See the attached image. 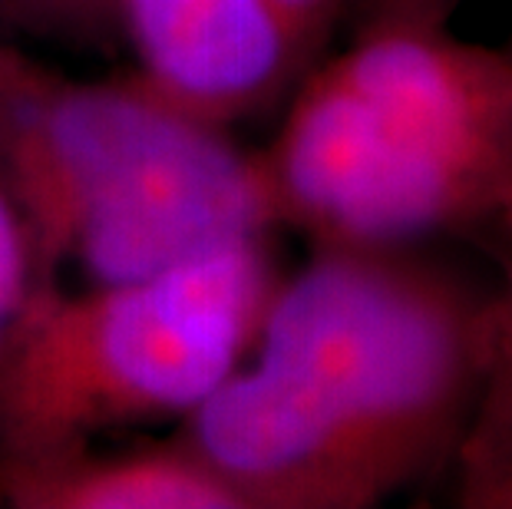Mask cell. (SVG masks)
Segmentation results:
<instances>
[{"label": "cell", "instance_id": "10", "mask_svg": "<svg viewBox=\"0 0 512 509\" xmlns=\"http://www.w3.org/2000/svg\"><path fill=\"white\" fill-rule=\"evenodd\" d=\"M268 7L285 27L291 47L308 73L318 63V53L328 43L334 24L347 14L351 0H268Z\"/></svg>", "mask_w": 512, "mask_h": 509}, {"label": "cell", "instance_id": "7", "mask_svg": "<svg viewBox=\"0 0 512 509\" xmlns=\"http://www.w3.org/2000/svg\"><path fill=\"white\" fill-rule=\"evenodd\" d=\"M450 506L512 509V298L499 285L486 357L466 427L450 457Z\"/></svg>", "mask_w": 512, "mask_h": 509}, {"label": "cell", "instance_id": "6", "mask_svg": "<svg viewBox=\"0 0 512 509\" xmlns=\"http://www.w3.org/2000/svg\"><path fill=\"white\" fill-rule=\"evenodd\" d=\"M0 506L14 509H242L179 433L133 450L93 440L0 457Z\"/></svg>", "mask_w": 512, "mask_h": 509}, {"label": "cell", "instance_id": "16", "mask_svg": "<svg viewBox=\"0 0 512 509\" xmlns=\"http://www.w3.org/2000/svg\"><path fill=\"white\" fill-rule=\"evenodd\" d=\"M506 53H509V57H512V40H509V47H506Z\"/></svg>", "mask_w": 512, "mask_h": 509}, {"label": "cell", "instance_id": "5", "mask_svg": "<svg viewBox=\"0 0 512 509\" xmlns=\"http://www.w3.org/2000/svg\"><path fill=\"white\" fill-rule=\"evenodd\" d=\"M136 77L179 110L232 129L304 77L268 0H123Z\"/></svg>", "mask_w": 512, "mask_h": 509}, {"label": "cell", "instance_id": "8", "mask_svg": "<svg viewBox=\"0 0 512 509\" xmlns=\"http://www.w3.org/2000/svg\"><path fill=\"white\" fill-rule=\"evenodd\" d=\"M4 17L73 50L110 53L123 43V0H4Z\"/></svg>", "mask_w": 512, "mask_h": 509}, {"label": "cell", "instance_id": "2", "mask_svg": "<svg viewBox=\"0 0 512 509\" xmlns=\"http://www.w3.org/2000/svg\"><path fill=\"white\" fill-rule=\"evenodd\" d=\"M275 229L423 245L512 209V57L450 24H364L288 93L258 149Z\"/></svg>", "mask_w": 512, "mask_h": 509}, {"label": "cell", "instance_id": "9", "mask_svg": "<svg viewBox=\"0 0 512 509\" xmlns=\"http://www.w3.org/2000/svg\"><path fill=\"white\" fill-rule=\"evenodd\" d=\"M37 285L34 252H30V235L24 229L14 199L0 182V351L10 328H14L20 308Z\"/></svg>", "mask_w": 512, "mask_h": 509}, {"label": "cell", "instance_id": "4", "mask_svg": "<svg viewBox=\"0 0 512 509\" xmlns=\"http://www.w3.org/2000/svg\"><path fill=\"white\" fill-rule=\"evenodd\" d=\"M205 119L129 73L73 80L0 47V182L30 235L37 281L126 278L172 229Z\"/></svg>", "mask_w": 512, "mask_h": 509}, {"label": "cell", "instance_id": "14", "mask_svg": "<svg viewBox=\"0 0 512 509\" xmlns=\"http://www.w3.org/2000/svg\"><path fill=\"white\" fill-rule=\"evenodd\" d=\"M0 34H7V17H4V0H0Z\"/></svg>", "mask_w": 512, "mask_h": 509}, {"label": "cell", "instance_id": "15", "mask_svg": "<svg viewBox=\"0 0 512 509\" xmlns=\"http://www.w3.org/2000/svg\"><path fill=\"white\" fill-rule=\"evenodd\" d=\"M4 43H10V40H7V34H0V47H4Z\"/></svg>", "mask_w": 512, "mask_h": 509}, {"label": "cell", "instance_id": "3", "mask_svg": "<svg viewBox=\"0 0 512 509\" xmlns=\"http://www.w3.org/2000/svg\"><path fill=\"white\" fill-rule=\"evenodd\" d=\"M278 281L271 235L113 285L37 281L0 351V457L185 420L252 354Z\"/></svg>", "mask_w": 512, "mask_h": 509}, {"label": "cell", "instance_id": "11", "mask_svg": "<svg viewBox=\"0 0 512 509\" xmlns=\"http://www.w3.org/2000/svg\"><path fill=\"white\" fill-rule=\"evenodd\" d=\"M466 0H351L354 27L364 24H450Z\"/></svg>", "mask_w": 512, "mask_h": 509}, {"label": "cell", "instance_id": "13", "mask_svg": "<svg viewBox=\"0 0 512 509\" xmlns=\"http://www.w3.org/2000/svg\"><path fill=\"white\" fill-rule=\"evenodd\" d=\"M499 229H503V232H509V238H512V209L503 215V222H499Z\"/></svg>", "mask_w": 512, "mask_h": 509}, {"label": "cell", "instance_id": "1", "mask_svg": "<svg viewBox=\"0 0 512 509\" xmlns=\"http://www.w3.org/2000/svg\"><path fill=\"white\" fill-rule=\"evenodd\" d=\"M496 295L423 245H311L179 437L242 509H374L450 467Z\"/></svg>", "mask_w": 512, "mask_h": 509}, {"label": "cell", "instance_id": "12", "mask_svg": "<svg viewBox=\"0 0 512 509\" xmlns=\"http://www.w3.org/2000/svg\"><path fill=\"white\" fill-rule=\"evenodd\" d=\"M496 262H499V285L512 298V255H496Z\"/></svg>", "mask_w": 512, "mask_h": 509}]
</instances>
